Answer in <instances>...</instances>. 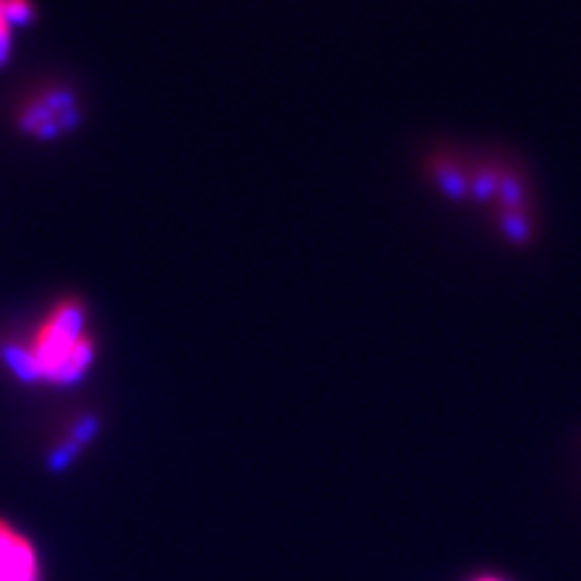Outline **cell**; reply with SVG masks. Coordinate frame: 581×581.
<instances>
[{"label":"cell","instance_id":"obj_1","mask_svg":"<svg viewBox=\"0 0 581 581\" xmlns=\"http://www.w3.org/2000/svg\"><path fill=\"white\" fill-rule=\"evenodd\" d=\"M97 359L100 337L80 296H59L37 318L0 335V366L27 388H76Z\"/></svg>","mask_w":581,"mask_h":581},{"label":"cell","instance_id":"obj_2","mask_svg":"<svg viewBox=\"0 0 581 581\" xmlns=\"http://www.w3.org/2000/svg\"><path fill=\"white\" fill-rule=\"evenodd\" d=\"M427 180L441 197L470 206L504 243L528 247L538 235L536 197L519 163L499 153L446 151L427 158Z\"/></svg>","mask_w":581,"mask_h":581},{"label":"cell","instance_id":"obj_3","mask_svg":"<svg viewBox=\"0 0 581 581\" xmlns=\"http://www.w3.org/2000/svg\"><path fill=\"white\" fill-rule=\"evenodd\" d=\"M85 117L78 90L66 83H39L17 100L13 124L34 143H56L73 136Z\"/></svg>","mask_w":581,"mask_h":581},{"label":"cell","instance_id":"obj_4","mask_svg":"<svg viewBox=\"0 0 581 581\" xmlns=\"http://www.w3.org/2000/svg\"><path fill=\"white\" fill-rule=\"evenodd\" d=\"M0 581H42L37 545L5 519H0Z\"/></svg>","mask_w":581,"mask_h":581},{"label":"cell","instance_id":"obj_5","mask_svg":"<svg viewBox=\"0 0 581 581\" xmlns=\"http://www.w3.org/2000/svg\"><path fill=\"white\" fill-rule=\"evenodd\" d=\"M37 20L39 8L34 0H0V68L8 66L20 37Z\"/></svg>","mask_w":581,"mask_h":581},{"label":"cell","instance_id":"obj_6","mask_svg":"<svg viewBox=\"0 0 581 581\" xmlns=\"http://www.w3.org/2000/svg\"><path fill=\"white\" fill-rule=\"evenodd\" d=\"M473 581H504V579H499V577H477Z\"/></svg>","mask_w":581,"mask_h":581}]
</instances>
